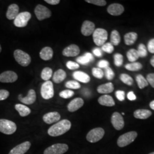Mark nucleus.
<instances>
[{"instance_id": "1", "label": "nucleus", "mask_w": 154, "mask_h": 154, "mask_svg": "<svg viewBox=\"0 0 154 154\" xmlns=\"http://www.w3.org/2000/svg\"><path fill=\"white\" fill-rule=\"evenodd\" d=\"M72 127V123L67 119L57 122L48 129V133L51 137H58L67 132Z\"/></svg>"}, {"instance_id": "2", "label": "nucleus", "mask_w": 154, "mask_h": 154, "mask_svg": "<svg viewBox=\"0 0 154 154\" xmlns=\"http://www.w3.org/2000/svg\"><path fill=\"white\" fill-rule=\"evenodd\" d=\"M93 37L94 43L98 46H102L107 39L108 33L105 29L98 28L94 32Z\"/></svg>"}, {"instance_id": "3", "label": "nucleus", "mask_w": 154, "mask_h": 154, "mask_svg": "<svg viewBox=\"0 0 154 154\" xmlns=\"http://www.w3.org/2000/svg\"><path fill=\"white\" fill-rule=\"evenodd\" d=\"M137 135L138 134L135 131H130L122 135L117 140L118 146L120 147H123L128 146L135 140L137 137Z\"/></svg>"}, {"instance_id": "4", "label": "nucleus", "mask_w": 154, "mask_h": 154, "mask_svg": "<svg viewBox=\"0 0 154 154\" xmlns=\"http://www.w3.org/2000/svg\"><path fill=\"white\" fill-rule=\"evenodd\" d=\"M16 130V124L14 122L4 119H0V132L6 135H11Z\"/></svg>"}, {"instance_id": "5", "label": "nucleus", "mask_w": 154, "mask_h": 154, "mask_svg": "<svg viewBox=\"0 0 154 154\" xmlns=\"http://www.w3.org/2000/svg\"><path fill=\"white\" fill-rule=\"evenodd\" d=\"M14 57L16 61L22 66H28L31 62V57L28 53L21 50H16L14 52Z\"/></svg>"}, {"instance_id": "6", "label": "nucleus", "mask_w": 154, "mask_h": 154, "mask_svg": "<svg viewBox=\"0 0 154 154\" xmlns=\"http://www.w3.org/2000/svg\"><path fill=\"white\" fill-rule=\"evenodd\" d=\"M105 135V130L100 127L94 128L88 132L86 139L90 143H95L102 139Z\"/></svg>"}, {"instance_id": "7", "label": "nucleus", "mask_w": 154, "mask_h": 154, "mask_svg": "<svg viewBox=\"0 0 154 154\" xmlns=\"http://www.w3.org/2000/svg\"><path fill=\"white\" fill-rule=\"evenodd\" d=\"M69 149V146L66 144H54L44 151V154H63Z\"/></svg>"}, {"instance_id": "8", "label": "nucleus", "mask_w": 154, "mask_h": 154, "mask_svg": "<svg viewBox=\"0 0 154 154\" xmlns=\"http://www.w3.org/2000/svg\"><path fill=\"white\" fill-rule=\"evenodd\" d=\"M32 17L31 14L28 11H23L18 14L14 19V24L18 28H23L27 26L28 22Z\"/></svg>"}, {"instance_id": "9", "label": "nucleus", "mask_w": 154, "mask_h": 154, "mask_svg": "<svg viewBox=\"0 0 154 154\" xmlns=\"http://www.w3.org/2000/svg\"><path fill=\"white\" fill-rule=\"evenodd\" d=\"M41 94L42 97L45 99H50L54 97V87L53 83L50 81H46L41 86Z\"/></svg>"}, {"instance_id": "10", "label": "nucleus", "mask_w": 154, "mask_h": 154, "mask_svg": "<svg viewBox=\"0 0 154 154\" xmlns=\"http://www.w3.org/2000/svg\"><path fill=\"white\" fill-rule=\"evenodd\" d=\"M34 13L39 21L49 18L51 16V12L49 9L42 5H38L35 7Z\"/></svg>"}, {"instance_id": "11", "label": "nucleus", "mask_w": 154, "mask_h": 154, "mask_svg": "<svg viewBox=\"0 0 154 154\" xmlns=\"http://www.w3.org/2000/svg\"><path fill=\"white\" fill-rule=\"evenodd\" d=\"M111 123L116 130H121L125 126V122L123 116L118 112H115L112 115Z\"/></svg>"}, {"instance_id": "12", "label": "nucleus", "mask_w": 154, "mask_h": 154, "mask_svg": "<svg viewBox=\"0 0 154 154\" xmlns=\"http://www.w3.org/2000/svg\"><path fill=\"white\" fill-rule=\"evenodd\" d=\"M18 75L13 71H6L0 74V82L2 83H13L16 82Z\"/></svg>"}, {"instance_id": "13", "label": "nucleus", "mask_w": 154, "mask_h": 154, "mask_svg": "<svg viewBox=\"0 0 154 154\" xmlns=\"http://www.w3.org/2000/svg\"><path fill=\"white\" fill-rule=\"evenodd\" d=\"M31 143L30 142H25L16 146L15 147L11 149L9 154H24L30 149Z\"/></svg>"}, {"instance_id": "14", "label": "nucleus", "mask_w": 154, "mask_h": 154, "mask_svg": "<svg viewBox=\"0 0 154 154\" xmlns=\"http://www.w3.org/2000/svg\"><path fill=\"white\" fill-rule=\"evenodd\" d=\"M18 99L25 105H32L36 100L35 91L33 89H31L29 91L28 95L25 97H22V95H19Z\"/></svg>"}, {"instance_id": "15", "label": "nucleus", "mask_w": 154, "mask_h": 154, "mask_svg": "<svg viewBox=\"0 0 154 154\" xmlns=\"http://www.w3.org/2000/svg\"><path fill=\"white\" fill-rule=\"evenodd\" d=\"M61 116L58 112H50L43 116L44 121L47 124H53L57 123L60 120Z\"/></svg>"}, {"instance_id": "16", "label": "nucleus", "mask_w": 154, "mask_h": 154, "mask_svg": "<svg viewBox=\"0 0 154 154\" xmlns=\"http://www.w3.org/2000/svg\"><path fill=\"white\" fill-rule=\"evenodd\" d=\"M95 24L90 21H85L81 28V33L85 36H89L93 34L95 31Z\"/></svg>"}, {"instance_id": "17", "label": "nucleus", "mask_w": 154, "mask_h": 154, "mask_svg": "<svg viewBox=\"0 0 154 154\" xmlns=\"http://www.w3.org/2000/svg\"><path fill=\"white\" fill-rule=\"evenodd\" d=\"M80 53V49L76 45L72 44L66 47L62 51L63 55L65 57H75Z\"/></svg>"}, {"instance_id": "18", "label": "nucleus", "mask_w": 154, "mask_h": 154, "mask_svg": "<svg viewBox=\"0 0 154 154\" xmlns=\"http://www.w3.org/2000/svg\"><path fill=\"white\" fill-rule=\"evenodd\" d=\"M125 11L124 7L119 4H112L107 8V12L112 16H119Z\"/></svg>"}, {"instance_id": "19", "label": "nucleus", "mask_w": 154, "mask_h": 154, "mask_svg": "<svg viewBox=\"0 0 154 154\" xmlns=\"http://www.w3.org/2000/svg\"><path fill=\"white\" fill-rule=\"evenodd\" d=\"M84 104V101L81 98H76L72 100V101L67 105V109L70 112H74L79 109Z\"/></svg>"}, {"instance_id": "20", "label": "nucleus", "mask_w": 154, "mask_h": 154, "mask_svg": "<svg viewBox=\"0 0 154 154\" xmlns=\"http://www.w3.org/2000/svg\"><path fill=\"white\" fill-rule=\"evenodd\" d=\"M19 14V7L17 4H11L8 7L6 17L8 20H14Z\"/></svg>"}, {"instance_id": "21", "label": "nucleus", "mask_w": 154, "mask_h": 154, "mask_svg": "<svg viewBox=\"0 0 154 154\" xmlns=\"http://www.w3.org/2000/svg\"><path fill=\"white\" fill-rule=\"evenodd\" d=\"M98 102L100 105L108 107H112L116 105L114 100L109 95H103L99 97Z\"/></svg>"}, {"instance_id": "22", "label": "nucleus", "mask_w": 154, "mask_h": 154, "mask_svg": "<svg viewBox=\"0 0 154 154\" xmlns=\"http://www.w3.org/2000/svg\"><path fill=\"white\" fill-rule=\"evenodd\" d=\"M73 77L75 80L85 83L89 82L90 81V77L88 74L81 71L74 72Z\"/></svg>"}, {"instance_id": "23", "label": "nucleus", "mask_w": 154, "mask_h": 154, "mask_svg": "<svg viewBox=\"0 0 154 154\" xmlns=\"http://www.w3.org/2000/svg\"><path fill=\"white\" fill-rule=\"evenodd\" d=\"M39 55L42 60L48 61L53 58V50L50 47H45L40 51Z\"/></svg>"}, {"instance_id": "24", "label": "nucleus", "mask_w": 154, "mask_h": 154, "mask_svg": "<svg viewBox=\"0 0 154 154\" xmlns=\"http://www.w3.org/2000/svg\"><path fill=\"white\" fill-rule=\"evenodd\" d=\"M152 115L151 111L146 109H139L134 112V116L135 118L140 119H146L149 118Z\"/></svg>"}, {"instance_id": "25", "label": "nucleus", "mask_w": 154, "mask_h": 154, "mask_svg": "<svg viewBox=\"0 0 154 154\" xmlns=\"http://www.w3.org/2000/svg\"><path fill=\"white\" fill-rule=\"evenodd\" d=\"M77 62L78 63H80L83 65H88V63L93 62L94 60L93 55L90 53H86L83 56L77 58Z\"/></svg>"}, {"instance_id": "26", "label": "nucleus", "mask_w": 154, "mask_h": 154, "mask_svg": "<svg viewBox=\"0 0 154 154\" xmlns=\"http://www.w3.org/2000/svg\"><path fill=\"white\" fill-rule=\"evenodd\" d=\"M114 89L112 83L109 82L99 86L97 88V91L100 94H109L112 93Z\"/></svg>"}, {"instance_id": "27", "label": "nucleus", "mask_w": 154, "mask_h": 154, "mask_svg": "<svg viewBox=\"0 0 154 154\" xmlns=\"http://www.w3.org/2000/svg\"><path fill=\"white\" fill-rule=\"evenodd\" d=\"M66 77V72L63 70L59 69L54 72L53 77V80L56 83H60L63 81Z\"/></svg>"}, {"instance_id": "28", "label": "nucleus", "mask_w": 154, "mask_h": 154, "mask_svg": "<svg viewBox=\"0 0 154 154\" xmlns=\"http://www.w3.org/2000/svg\"><path fill=\"white\" fill-rule=\"evenodd\" d=\"M15 109L18 112L20 116L22 117L29 116L31 112V110L25 105L17 104L15 105Z\"/></svg>"}, {"instance_id": "29", "label": "nucleus", "mask_w": 154, "mask_h": 154, "mask_svg": "<svg viewBox=\"0 0 154 154\" xmlns=\"http://www.w3.org/2000/svg\"><path fill=\"white\" fill-rule=\"evenodd\" d=\"M138 38V34L134 32L127 33L124 36L125 42L127 45H133L137 41Z\"/></svg>"}, {"instance_id": "30", "label": "nucleus", "mask_w": 154, "mask_h": 154, "mask_svg": "<svg viewBox=\"0 0 154 154\" xmlns=\"http://www.w3.org/2000/svg\"><path fill=\"white\" fill-rule=\"evenodd\" d=\"M121 36L119 32L117 30H113L110 35L111 44L114 46H117L121 42Z\"/></svg>"}, {"instance_id": "31", "label": "nucleus", "mask_w": 154, "mask_h": 154, "mask_svg": "<svg viewBox=\"0 0 154 154\" xmlns=\"http://www.w3.org/2000/svg\"><path fill=\"white\" fill-rule=\"evenodd\" d=\"M143 67L142 65L139 62H132L131 63H128L125 66V68L129 71L135 72L142 69Z\"/></svg>"}, {"instance_id": "32", "label": "nucleus", "mask_w": 154, "mask_h": 154, "mask_svg": "<svg viewBox=\"0 0 154 154\" xmlns=\"http://www.w3.org/2000/svg\"><path fill=\"white\" fill-rule=\"evenodd\" d=\"M127 57L130 62H135L139 58V56L137 50L135 49H130L127 53Z\"/></svg>"}, {"instance_id": "33", "label": "nucleus", "mask_w": 154, "mask_h": 154, "mask_svg": "<svg viewBox=\"0 0 154 154\" xmlns=\"http://www.w3.org/2000/svg\"><path fill=\"white\" fill-rule=\"evenodd\" d=\"M53 70L50 67H45L41 72V78L45 81H48L52 76Z\"/></svg>"}, {"instance_id": "34", "label": "nucleus", "mask_w": 154, "mask_h": 154, "mask_svg": "<svg viewBox=\"0 0 154 154\" xmlns=\"http://www.w3.org/2000/svg\"><path fill=\"white\" fill-rule=\"evenodd\" d=\"M136 81L138 83V87L140 89H143L149 85V83L147 79H146L142 75H138L136 77Z\"/></svg>"}, {"instance_id": "35", "label": "nucleus", "mask_w": 154, "mask_h": 154, "mask_svg": "<svg viewBox=\"0 0 154 154\" xmlns=\"http://www.w3.org/2000/svg\"><path fill=\"white\" fill-rule=\"evenodd\" d=\"M120 79L122 81V82L126 84L128 86H131L133 83H134V80L131 77L130 75H127L126 74H122L120 75Z\"/></svg>"}, {"instance_id": "36", "label": "nucleus", "mask_w": 154, "mask_h": 154, "mask_svg": "<svg viewBox=\"0 0 154 154\" xmlns=\"http://www.w3.org/2000/svg\"><path fill=\"white\" fill-rule=\"evenodd\" d=\"M137 51H138L139 57L144 58L147 55V51L146 49V48L145 45L142 44H140L139 45Z\"/></svg>"}, {"instance_id": "37", "label": "nucleus", "mask_w": 154, "mask_h": 154, "mask_svg": "<svg viewBox=\"0 0 154 154\" xmlns=\"http://www.w3.org/2000/svg\"><path fill=\"white\" fill-rule=\"evenodd\" d=\"M65 86L67 88L70 89H79L81 88V85L76 81H69L65 84Z\"/></svg>"}, {"instance_id": "38", "label": "nucleus", "mask_w": 154, "mask_h": 154, "mask_svg": "<svg viewBox=\"0 0 154 154\" xmlns=\"http://www.w3.org/2000/svg\"><path fill=\"white\" fill-rule=\"evenodd\" d=\"M74 91L71 90H65L61 91L60 93V96L62 98L68 99L72 97L74 95Z\"/></svg>"}, {"instance_id": "39", "label": "nucleus", "mask_w": 154, "mask_h": 154, "mask_svg": "<svg viewBox=\"0 0 154 154\" xmlns=\"http://www.w3.org/2000/svg\"><path fill=\"white\" fill-rule=\"evenodd\" d=\"M92 74L94 77L98 79H102L104 76V72L103 70L99 68H93L92 70Z\"/></svg>"}, {"instance_id": "40", "label": "nucleus", "mask_w": 154, "mask_h": 154, "mask_svg": "<svg viewBox=\"0 0 154 154\" xmlns=\"http://www.w3.org/2000/svg\"><path fill=\"white\" fill-rule=\"evenodd\" d=\"M114 63L116 66L120 67L122 65L123 62V55L119 53H116L114 56Z\"/></svg>"}, {"instance_id": "41", "label": "nucleus", "mask_w": 154, "mask_h": 154, "mask_svg": "<svg viewBox=\"0 0 154 154\" xmlns=\"http://www.w3.org/2000/svg\"><path fill=\"white\" fill-rule=\"evenodd\" d=\"M102 50L106 53L111 54L114 51V48L113 45L110 42H107L103 46H102Z\"/></svg>"}, {"instance_id": "42", "label": "nucleus", "mask_w": 154, "mask_h": 154, "mask_svg": "<svg viewBox=\"0 0 154 154\" xmlns=\"http://www.w3.org/2000/svg\"><path fill=\"white\" fill-rule=\"evenodd\" d=\"M105 74L108 80H112L115 77L114 72L110 67H107V68L105 69Z\"/></svg>"}, {"instance_id": "43", "label": "nucleus", "mask_w": 154, "mask_h": 154, "mask_svg": "<svg viewBox=\"0 0 154 154\" xmlns=\"http://www.w3.org/2000/svg\"><path fill=\"white\" fill-rule=\"evenodd\" d=\"M86 2L100 6H103L106 5L107 4L106 1L105 0H86Z\"/></svg>"}, {"instance_id": "44", "label": "nucleus", "mask_w": 154, "mask_h": 154, "mask_svg": "<svg viewBox=\"0 0 154 154\" xmlns=\"http://www.w3.org/2000/svg\"><path fill=\"white\" fill-rule=\"evenodd\" d=\"M67 67L70 70H75L79 67V65L75 62L72 61H68L66 63Z\"/></svg>"}, {"instance_id": "45", "label": "nucleus", "mask_w": 154, "mask_h": 154, "mask_svg": "<svg viewBox=\"0 0 154 154\" xmlns=\"http://www.w3.org/2000/svg\"><path fill=\"white\" fill-rule=\"evenodd\" d=\"M116 95L117 99L120 101H123L125 99V93L123 91H122V90L116 91Z\"/></svg>"}, {"instance_id": "46", "label": "nucleus", "mask_w": 154, "mask_h": 154, "mask_svg": "<svg viewBox=\"0 0 154 154\" xmlns=\"http://www.w3.org/2000/svg\"><path fill=\"white\" fill-rule=\"evenodd\" d=\"M9 96V92L6 90H0V100L7 99Z\"/></svg>"}, {"instance_id": "47", "label": "nucleus", "mask_w": 154, "mask_h": 154, "mask_svg": "<svg viewBox=\"0 0 154 154\" xmlns=\"http://www.w3.org/2000/svg\"><path fill=\"white\" fill-rule=\"evenodd\" d=\"M147 81L153 88H154V73L149 74L147 75Z\"/></svg>"}, {"instance_id": "48", "label": "nucleus", "mask_w": 154, "mask_h": 154, "mask_svg": "<svg viewBox=\"0 0 154 154\" xmlns=\"http://www.w3.org/2000/svg\"><path fill=\"white\" fill-rule=\"evenodd\" d=\"M109 66V63L108 61L106 60H101L99 61L98 63V66L99 67V69L103 68V69H106L107 67Z\"/></svg>"}, {"instance_id": "49", "label": "nucleus", "mask_w": 154, "mask_h": 154, "mask_svg": "<svg viewBox=\"0 0 154 154\" xmlns=\"http://www.w3.org/2000/svg\"><path fill=\"white\" fill-rule=\"evenodd\" d=\"M147 48L151 53H154V38L149 41Z\"/></svg>"}, {"instance_id": "50", "label": "nucleus", "mask_w": 154, "mask_h": 154, "mask_svg": "<svg viewBox=\"0 0 154 154\" xmlns=\"http://www.w3.org/2000/svg\"><path fill=\"white\" fill-rule=\"evenodd\" d=\"M93 52L94 54L98 57H101L102 56V51L99 48H95L93 50Z\"/></svg>"}, {"instance_id": "51", "label": "nucleus", "mask_w": 154, "mask_h": 154, "mask_svg": "<svg viewBox=\"0 0 154 154\" xmlns=\"http://www.w3.org/2000/svg\"><path fill=\"white\" fill-rule=\"evenodd\" d=\"M127 98L130 100H135L137 98L136 95L133 91H130L127 94Z\"/></svg>"}, {"instance_id": "52", "label": "nucleus", "mask_w": 154, "mask_h": 154, "mask_svg": "<svg viewBox=\"0 0 154 154\" xmlns=\"http://www.w3.org/2000/svg\"><path fill=\"white\" fill-rule=\"evenodd\" d=\"M48 4L52 5H55L58 4H60V0H45V1Z\"/></svg>"}, {"instance_id": "53", "label": "nucleus", "mask_w": 154, "mask_h": 154, "mask_svg": "<svg viewBox=\"0 0 154 154\" xmlns=\"http://www.w3.org/2000/svg\"><path fill=\"white\" fill-rule=\"evenodd\" d=\"M149 106H150V107H151V109H152V110H154V100H152V101H151V102H150V103H149Z\"/></svg>"}, {"instance_id": "54", "label": "nucleus", "mask_w": 154, "mask_h": 154, "mask_svg": "<svg viewBox=\"0 0 154 154\" xmlns=\"http://www.w3.org/2000/svg\"><path fill=\"white\" fill-rule=\"evenodd\" d=\"M150 63H151V65L154 67V56H153V57L151 58V60H150Z\"/></svg>"}, {"instance_id": "55", "label": "nucleus", "mask_w": 154, "mask_h": 154, "mask_svg": "<svg viewBox=\"0 0 154 154\" xmlns=\"http://www.w3.org/2000/svg\"><path fill=\"white\" fill-rule=\"evenodd\" d=\"M1 50H2V49H1V45H0V53H1Z\"/></svg>"}, {"instance_id": "56", "label": "nucleus", "mask_w": 154, "mask_h": 154, "mask_svg": "<svg viewBox=\"0 0 154 154\" xmlns=\"http://www.w3.org/2000/svg\"><path fill=\"white\" fill-rule=\"evenodd\" d=\"M149 154H154V152H151V153H149Z\"/></svg>"}, {"instance_id": "57", "label": "nucleus", "mask_w": 154, "mask_h": 154, "mask_svg": "<svg viewBox=\"0 0 154 154\" xmlns=\"http://www.w3.org/2000/svg\"><path fill=\"white\" fill-rule=\"evenodd\" d=\"M122 115H123V116H125V113L123 112V113H122Z\"/></svg>"}]
</instances>
